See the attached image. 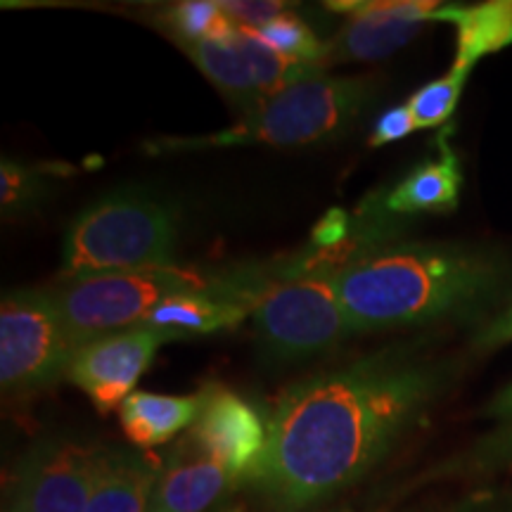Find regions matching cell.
<instances>
[{"instance_id": "cell-1", "label": "cell", "mask_w": 512, "mask_h": 512, "mask_svg": "<svg viewBox=\"0 0 512 512\" xmlns=\"http://www.w3.org/2000/svg\"><path fill=\"white\" fill-rule=\"evenodd\" d=\"M437 392L439 368L399 351L306 377L280 396L247 482L287 508L337 494L392 451Z\"/></svg>"}, {"instance_id": "cell-2", "label": "cell", "mask_w": 512, "mask_h": 512, "mask_svg": "<svg viewBox=\"0 0 512 512\" xmlns=\"http://www.w3.org/2000/svg\"><path fill=\"white\" fill-rule=\"evenodd\" d=\"M510 280L503 259L456 245H392L335 268L354 332L413 328L482 311Z\"/></svg>"}, {"instance_id": "cell-3", "label": "cell", "mask_w": 512, "mask_h": 512, "mask_svg": "<svg viewBox=\"0 0 512 512\" xmlns=\"http://www.w3.org/2000/svg\"><path fill=\"white\" fill-rule=\"evenodd\" d=\"M377 91L373 76H313L271 95L235 126L195 138L150 140V155L223 147H302L335 140L354 128Z\"/></svg>"}, {"instance_id": "cell-4", "label": "cell", "mask_w": 512, "mask_h": 512, "mask_svg": "<svg viewBox=\"0 0 512 512\" xmlns=\"http://www.w3.org/2000/svg\"><path fill=\"white\" fill-rule=\"evenodd\" d=\"M178 223L169 207L145 195L105 197L69 226L64 280L174 266Z\"/></svg>"}, {"instance_id": "cell-5", "label": "cell", "mask_w": 512, "mask_h": 512, "mask_svg": "<svg viewBox=\"0 0 512 512\" xmlns=\"http://www.w3.org/2000/svg\"><path fill=\"white\" fill-rule=\"evenodd\" d=\"M249 318L256 349L271 366L311 361L356 335L339 299L335 271L273 280Z\"/></svg>"}, {"instance_id": "cell-6", "label": "cell", "mask_w": 512, "mask_h": 512, "mask_svg": "<svg viewBox=\"0 0 512 512\" xmlns=\"http://www.w3.org/2000/svg\"><path fill=\"white\" fill-rule=\"evenodd\" d=\"M221 280L223 275H207L174 264L62 280L53 294L72 335L74 349H79L95 337L136 328L169 299L211 290Z\"/></svg>"}, {"instance_id": "cell-7", "label": "cell", "mask_w": 512, "mask_h": 512, "mask_svg": "<svg viewBox=\"0 0 512 512\" xmlns=\"http://www.w3.org/2000/svg\"><path fill=\"white\" fill-rule=\"evenodd\" d=\"M74 342L53 290H22L0 306V384L8 394L46 389L67 375Z\"/></svg>"}, {"instance_id": "cell-8", "label": "cell", "mask_w": 512, "mask_h": 512, "mask_svg": "<svg viewBox=\"0 0 512 512\" xmlns=\"http://www.w3.org/2000/svg\"><path fill=\"white\" fill-rule=\"evenodd\" d=\"M100 448L48 439L19 463L8 512H86Z\"/></svg>"}, {"instance_id": "cell-9", "label": "cell", "mask_w": 512, "mask_h": 512, "mask_svg": "<svg viewBox=\"0 0 512 512\" xmlns=\"http://www.w3.org/2000/svg\"><path fill=\"white\" fill-rule=\"evenodd\" d=\"M349 22L328 43V62H375L408 46L427 22H441L434 0H351L328 5Z\"/></svg>"}, {"instance_id": "cell-10", "label": "cell", "mask_w": 512, "mask_h": 512, "mask_svg": "<svg viewBox=\"0 0 512 512\" xmlns=\"http://www.w3.org/2000/svg\"><path fill=\"white\" fill-rule=\"evenodd\" d=\"M162 344L164 339L143 325L95 337L74 351L67 377L100 413H110L124 406Z\"/></svg>"}, {"instance_id": "cell-11", "label": "cell", "mask_w": 512, "mask_h": 512, "mask_svg": "<svg viewBox=\"0 0 512 512\" xmlns=\"http://www.w3.org/2000/svg\"><path fill=\"white\" fill-rule=\"evenodd\" d=\"M190 439L240 482L252 475L264 456L268 425L256 408L230 389L207 387Z\"/></svg>"}, {"instance_id": "cell-12", "label": "cell", "mask_w": 512, "mask_h": 512, "mask_svg": "<svg viewBox=\"0 0 512 512\" xmlns=\"http://www.w3.org/2000/svg\"><path fill=\"white\" fill-rule=\"evenodd\" d=\"M268 285H271L268 280L252 283L245 275L238 278L223 275L221 283L211 290L185 294L157 306L140 325L155 332L164 342L233 330L247 316H252L254 304Z\"/></svg>"}, {"instance_id": "cell-13", "label": "cell", "mask_w": 512, "mask_h": 512, "mask_svg": "<svg viewBox=\"0 0 512 512\" xmlns=\"http://www.w3.org/2000/svg\"><path fill=\"white\" fill-rule=\"evenodd\" d=\"M238 484L190 437L162 460L150 512H204Z\"/></svg>"}, {"instance_id": "cell-14", "label": "cell", "mask_w": 512, "mask_h": 512, "mask_svg": "<svg viewBox=\"0 0 512 512\" xmlns=\"http://www.w3.org/2000/svg\"><path fill=\"white\" fill-rule=\"evenodd\" d=\"M162 460L140 451L100 448L86 512H150Z\"/></svg>"}, {"instance_id": "cell-15", "label": "cell", "mask_w": 512, "mask_h": 512, "mask_svg": "<svg viewBox=\"0 0 512 512\" xmlns=\"http://www.w3.org/2000/svg\"><path fill=\"white\" fill-rule=\"evenodd\" d=\"M204 392L192 396H166L152 392H133L119 408L126 437L140 448L166 444L195 425L202 411Z\"/></svg>"}, {"instance_id": "cell-16", "label": "cell", "mask_w": 512, "mask_h": 512, "mask_svg": "<svg viewBox=\"0 0 512 512\" xmlns=\"http://www.w3.org/2000/svg\"><path fill=\"white\" fill-rule=\"evenodd\" d=\"M463 174L456 152L446 140L439 145V159L425 162L389 190L384 207L389 214H422V211H448L458 204Z\"/></svg>"}, {"instance_id": "cell-17", "label": "cell", "mask_w": 512, "mask_h": 512, "mask_svg": "<svg viewBox=\"0 0 512 512\" xmlns=\"http://www.w3.org/2000/svg\"><path fill=\"white\" fill-rule=\"evenodd\" d=\"M178 48L219 88V93L230 105L238 107L242 117L252 114L264 102V95H261L259 83H256L252 64H249L245 50L240 46L238 34L223 38V41L185 43V46Z\"/></svg>"}, {"instance_id": "cell-18", "label": "cell", "mask_w": 512, "mask_h": 512, "mask_svg": "<svg viewBox=\"0 0 512 512\" xmlns=\"http://www.w3.org/2000/svg\"><path fill=\"white\" fill-rule=\"evenodd\" d=\"M441 22H453L458 29L453 67L472 72L482 57L512 43V0H489L479 5L446 3Z\"/></svg>"}, {"instance_id": "cell-19", "label": "cell", "mask_w": 512, "mask_h": 512, "mask_svg": "<svg viewBox=\"0 0 512 512\" xmlns=\"http://www.w3.org/2000/svg\"><path fill=\"white\" fill-rule=\"evenodd\" d=\"M164 31L174 34L176 46L185 43L223 41L238 34V24L223 10V3L216 0H185L174 8L164 10L162 15Z\"/></svg>"}, {"instance_id": "cell-20", "label": "cell", "mask_w": 512, "mask_h": 512, "mask_svg": "<svg viewBox=\"0 0 512 512\" xmlns=\"http://www.w3.org/2000/svg\"><path fill=\"white\" fill-rule=\"evenodd\" d=\"M256 41L264 43L275 53L294 57V60L311 62V64H328V46L320 43L309 24L302 22L294 12L285 10L271 22L261 24L259 29H245Z\"/></svg>"}, {"instance_id": "cell-21", "label": "cell", "mask_w": 512, "mask_h": 512, "mask_svg": "<svg viewBox=\"0 0 512 512\" xmlns=\"http://www.w3.org/2000/svg\"><path fill=\"white\" fill-rule=\"evenodd\" d=\"M467 76L470 72L465 69L453 67L446 76H441L437 81L425 83L420 91L411 95V100L406 102L411 107L415 126L418 128H434L446 124L451 119L453 110H456L460 93H463Z\"/></svg>"}, {"instance_id": "cell-22", "label": "cell", "mask_w": 512, "mask_h": 512, "mask_svg": "<svg viewBox=\"0 0 512 512\" xmlns=\"http://www.w3.org/2000/svg\"><path fill=\"white\" fill-rule=\"evenodd\" d=\"M38 188V178H34L29 169L22 164L3 159L0 164V204L3 211H17L34 200Z\"/></svg>"}, {"instance_id": "cell-23", "label": "cell", "mask_w": 512, "mask_h": 512, "mask_svg": "<svg viewBox=\"0 0 512 512\" xmlns=\"http://www.w3.org/2000/svg\"><path fill=\"white\" fill-rule=\"evenodd\" d=\"M415 128L418 126H415L411 107L399 105V107H394V110H387L380 119L375 121L373 136H370V145L380 147L387 143H396V140L411 136Z\"/></svg>"}, {"instance_id": "cell-24", "label": "cell", "mask_w": 512, "mask_h": 512, "mask_svg": "<svg viewBox=\"0 0 512 512\" xmlns=\"http://www.w3.org/2000/svg\"><path fill=\"white\" fill-rule=\"evenodd\" d=\"M508 342H512V302L479 335V347L482 349H496Z\"/></svg>"}, {"instance_id": "cell-25", "label": "cell", "mask_w": 512, "mask_h": 512, "mask_svg": "<svg viewBox=\"0 0 512 512\" xmlns=\"http://www.w3.org/2000/svg\"><path fill=\"white\" fill-rule=\"evenodd\" d=\"M494 413L501 415V418L512 427V387L501 396V401L494 406Z\"/></svg>"}]
</instances>
